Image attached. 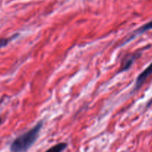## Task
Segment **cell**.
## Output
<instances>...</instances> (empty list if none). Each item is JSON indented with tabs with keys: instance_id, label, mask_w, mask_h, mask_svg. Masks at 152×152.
Returning a JSON list of instances; mask_svg holds the SVG:
<instances>
[{
	"instance_id": "cell-8",
	"label": "cell",
	"mask_w": 152,
	"mask_h": 152,
	"mask_svg": "<svg viewBox=\"0 0 152 152\" xmlns=\"http://www.w3.org/2000/svg\"><path fill=\"white\" fill-rule=\"evenodd\" d=\"M2 117H1V116H0V125H2Z\"/></svg>"
},
{
	"instance_id": "cell-2",
	"label": "cell",
	"mask_w": 152,
	"mask_h": 152,
	"mask_svg": "<svg viewBox=\"0 0 152 152\" xmlns=\"http://www.w3.org/2000/svg\"><path fill=\"white\" fill-rule=\"evenodd\" d=\"M152 75V63L145 69L144 71L142 72L137 77L135 82V86H134V90H137L141 87V86L144 84L145 80L148 78L149 76Z\"/></svg>"
},
{
	"instance_id": "cell-3",
	"label": "cell",
	"mask_w": 152,
	"mask_h": 152,
	"mask_svg": "<svg viewBox=\"0 0 152 152\" xmlns=\"http://www.w3.org/2000/svg\"><path fill=\"white\" fill-rule=\"evenodd\" d=\"M140 55H141V52H136V53L131 54V55H128V56L125 57V58L123 59V62L122 64L120 72H125L129 69L134 63V61H136V59L138 58Z\"/></svg>"
},
{
	"instance_id": "cell-7",
	"label": "cell",
	"mask_w": 152,
	"mask_h": 152,
	"mask_svg": "<svg viewBox=\"0 0 152 152\" xmlns=\"http://www.w3.org/2000/svg\"><path fill=\"white\" fill-rule=\"evenodd\" d=\"M151 104H152V99L150 101V102H148V104H147V107H149Z\"/></svg>"
},
{
	"instance_id": "cell-1",
	"label": "cell",
	"mask_w": 152,
	"mask_h": 152,
	"mask_svg": "<svg viewBox=\"0 0 152 152\" xmlns=\"http://www.w3.org/2000/svg\"><path fill=\"white\" fill-rule=\"evenodd\" d=\"M43 126V121L40 120L30 130L17 137L11 143L10 150L11 152H26L39 137Z\"/></svg>"
},
{
	"instance_id": "cell-5",
	"label": "cell",
	"mask_w": 152,
	"mask_h": 152,
	"mask_svg": "<svg viewBox=\"0 0 152 152\" xmlns=\"http://www.w3.org/2000/svg\"><path fill=\"white\" fill-rule=\"evenodd\" d=\"M67 148V143L60 142L55 145L45 152H63Z\"/></svg>"
},
{
	"instance_id": "cell-4",
	"label": "cell",
	"mask_w": 152,
	"mask_h": 152,
	"mask_svg": "<svg viewBox=\"0 0 152 152\" xmlns=\"http://www.w3.org/2000/svg\"><path fill=\"white\" fill-rule=\"evenodd\" d=\"M151 29H152V21H150V22H148V23H146V24L143 25L142 26H141L140 28H139L137 30H136L135 31L133 32V33L131 34V36L129 37V38H128L126 41L124 43V44L128 43L129 41H131V40H132L134 38L136 37H137L138 35L142 34V33H144V32L147 31H148V30H151Z\"/></svg>"
},
{
	"instance_id": "cell-6",
	"label": "cell",
	"mask_w": 152,
	"mask_h": 152,
	"mask_svg": "<svg viewBox=\"0 0 152 152\" xmlns=\"http://www.w3.org/2000/svg\"><path fill=\"white\" fill-rule=\"evenodd\" d=\"M18 36L19 34H14V35H12L11 37H8L0 38V49H2V48H4L8 46L11 41H13Z\"/></svg>"
}]
</instances>
